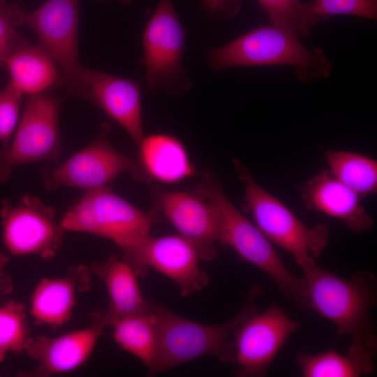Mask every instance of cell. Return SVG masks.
I'll list each match as a JSON object with an SVG mask.
<instances>
[{"label": "cell", "mask_w": 377, "mask_h": 377, "mask_svg": "<svg viewBox=\"0 0 377 377\" xmlns=\"http://www.w3.org/2000/svg\"><path fill=\"white\" fill-rule=\"evenodd\" d=\"M306 288V307L330 321L339 336L354 343L377 344L371 308L377 302L376 279L365 271L349 278L320 267L316 260L297 265Z\"/></svg>", "instance_id": "6da1fadb"}, {"label": "cell", "mask_w": 377, "mask_h": 377, "mask_svg": "<svg viewBox=\"0 0 377 377\" xmlns=\"http://www.w3.org/2000/svg\"><path fill=\"white\" fill-rule=\"evenodd\" d=\"M263 292L259 284L253 285L240 311L229 320L216 325L193 321L161 304L151 303L157 325L158 350L149 374L157 375L207 355L223 363L235 364L234 345L230 336L244 320L258 311L256 300Z\"/></svg>", "instance_id": "7a4b0ae2"}, {"label": "cell", "mask_w": 377, "mask_h": 377, "mask_svg": "<svg viewBox=\"0 0 377 377\" xmlns=\"http://www.w3.org/2000/svg\"><path fill=\"white\" fill-rule=\"evenodd\" d=\"M210 68L216 72L232 67L292 66L302 82L325 79L332 64L319 48L309 50L293 31L273 24L249 31L207 53Z\"/></svg>", "instance_id": "3957f363"}, {"label": "cell", "mask_w": 377, "mask_h": 377, "mask_svg": "<svg viewBox=\"0 0 377 377\" xmlns=\"http://www.w3.org/2000/svg\"><path fill=\"white\" fill-rule=\"evenodd\" d=\"M195 191L207 200L214 211L218 242L231 247L240 258L266 274L290 300L301 308L306 307L303 279L289 271L272 243L232 204L216 179L205 175Z\"/></svg>", "instance_id": "277c9868"}, {"label": "cell", "mask_w": 377, "mask_h": 377, "mask_svg": "<svg viewBox=\"0 0 377 377\" xmlns=\"http://www.w3.org/2000/svg\"><path fill=\"white\" fill-rule=\"evenodd\" d=\"M233 162L244 186L245 208L268 240L289 253L297 265L320 258L330 242L327 226H306L280 200L256 183L238 160Z\"/></svg>", "instance_id": "5b68a950"}, {"label": "cell", "mask_w": 377, "mask_h": 377, "mask_svg": "<svg viewBox=\"0 0 377 377\" xmlns=\"http://www.w3.org/2000/svg\"><path fill=\"white\" fill-rule=\"evenodd\" d=\"M59 221L65 231L102 237L124 250L147 236L154 220L105 186L84 191Z\"/></svg>", "instance_id": "8992f818"}, {"label": "cell", "mask_w": 377, "mask_h": 377, "mask_svg": "<svg viewBox=\"0 0 377 377\" xmlns=\"http://www.w3.org/2000/svg\"><path fill=\"white\" fill-rule=\"evenodd\" d=\"M186 36L172 0H159L142 37L147 89L177 96L192 87L183 65Z\"/></svg>", "instance_id": "52a82bcc"}, {"label": "cell", "mask_w": 377, "mask_h": 377, "mask_svg": "<svg viewBox=\"0 0 377 377\" xmlns=\"http://www.w3.org/2000/svg\"><path fill=\"white\" fill-rule=\"evenodd\" d=\"M61 153L59 101L47 92L28 96L9 145L0 154V184L20 166L57 163Z\"/></svg>", "instance_id": "ba28073f"}, {"label": "cell", "mask_w": 377, "mask_h": 377, "mask_svg": "<svg viewBox=\"0 0 377 377\" xmlns=\"http://www.w3.org/2000/svg\"><path fill=\"white\" fill-rule=\"evenodd\" d=\"M79 0H47L22 14V26L31 29L59 66L70 94L87 99L79 61Z\"/></svg>", "instance_id": "9c48e42d"}, {"label": "cell", "mask_w": 377, "mask_h": 377, "mask_svg": "<svg viewBox=\"0 0 377 377\" xmlns=\"http://www.w3.org/2000/svg\"><path fill=\"white\" fill-rule=\"evenodd\" d=\"M56 209L38 197L25 195L18 201L1 202L2 242L10 256L34 255L51 260L61 248L64 232Z\"/></svg>", "instance_id": "30bf717a"}, {"label": "cell", "mask_w": 377, "mask_h": 377, "mask_svg": "<svg viewBox=\"0 0 377 377\" xmlns=\"http://www.w3.org/2000/svg\"><path fill=\"white\" fill-rule=\"evenodd\" d=\"M109 127L103 124L91 143L66 161L43 168L40 173L43 186L50 191L62 187L87 191L108 186L121 173L131 172L135 161L111 145Z\"/></svg>", "instance_id": "8fae6325"}, {"label": "cell", "mask_w": 377, "mask_h": 377, "mask_svg": "<svg viewBox=\"0 0 377 377\" xmlns=\"http://www.w3.org/2000/svg\"><path fill=\"white\" fill-rule=\"evenodd\" d=\"M123 252V259L138 276L152 268L172 280L184 297L201 291L209 283L208 276L200 267L196 249L179 235H148Z\"/></svg>", "instance_id": "7c38bea8"}, {"label": "cell", "mask_w": 377, "mask_h": 377, "mask_svg": "<svg viewBox=\"0 0 377 377\" xmlns=\"http://www.w3.org/2000/svg\"><path fill=\"white\" fill-rule=\"evenodd\" d=\"M293 320L277 305L256 312L232 332L236 375L264 376L289 337L298 330Z\"/></svg>", "instance_id": "4fadbf2b"}, {"label": "cell", "mask_w": 377, "mask_h": 377, "mask_svg": "<svg viewBox=\"0 0 377 377\" xmlns=\"http://www.w3.org/2000/svg\"><path fill=\"white\" fill-rule=\"evenodd\" d=\"M154 196L158 209L179 235L194 246L200 260H214L218 255V226L209 202L195 191L158 190Z\"/></svg>", "instance_id": "5bb4252c"}, {"label": "cell", "mask_w": 377, "mask_h": 377, "mask_svg": "<svg viewBox=\"0 0 377 377\" xmlns=\"http://www.w3.org/2000/svg\"><path fill=\"white\" fill-rule=\"evenodd\" d=\"M105 329L98 320L82 329L57 337H30L24 352L37 364L29 374L31 376H50L75 370L91 356Z\"/></svg>", "instance_id": "9a60e30c"}, {"label": "cell", "mask_w": 377, "mask_h": 377, "mask_svg": "<svg viewBox=\"0 0 377 377\" xmlns=\"http://www.w3.org/2000/svg\"><path fill=\"white\" fill-rule=\"evenodd\" d=\"M82 80L87 99L119 124L138 146L144 137L139 84L131 79L84 66Z\"/></svg>", "instance_id": "2e32d148"}, {"label": "cell", "mask_w": 377, "mask_h": 377, "mask_svg": "<svg viewBox=\"0 0 377 377\" xmlns=\"http://www.w3.org/2000/svg\"><path fill=\"white\" fill-rule=\"evenodd\" d=\"M91 272L82 265H73L61 277L43 278L33 290L30 314L34 323L53 328L72 318L77 295L92 286Z\"/></svg>", "instance_id": "e0dca14e"}, {"label": "cell", "mask_w": 377, "mask_h": 377, "mask_svg": "<svg viewBox=\"0 0 377 377\" xmlns=\"http://www.w3.org/2000/svg\"><path fill=\"white\" fill-rule=\"evenodd\" d=\"M301 195L309 209L341 220L353 233L369 232L374 225V217L360 203L357 193L323 170L302 186Z\"/></svg>", "instance_id": "ac0fdd59"}, {"label": "cell", "mask_w": 377, "mask_h": 377, "mask_svg": "<svg viewBox=\"0 0 377 377\" xmlns=\"http://www.w3.org/2000/svg\"><path fill=\"white\" fill-rule=\"evenodd\" d=\"M131 174L138 179L172 184L195 173L188 153L177 137L163 133L144 135Z\"/></svg>", "instance_id": "d6986e66"}, {"label": "cell", "mask_w": 377, "mask_h": 377, "mask_svg": "<svg viewBox=\"0 0 377 377\" xmlns=\"http://www.w3.org/2000/svg\"><path fill=\"white\" fill-rule=\"evenodd\" d=\"M89 269L103 281L109 298L108 308L91 313L89 319L100 321L107 328L116 318L150 311L151 303L142 294L138 276L125 260L110 256L92 263Z\"/></svg>", "instance_id": "ffe728a7"}, {"label": "cell", "mask_w": 377, "mask_h": 377, "mask_svg": "<svg viewBox=\"0 0 377 377\" xmlns=\"http://www.w3.org/2000/svg\"><path fill=\"white\" fill-rule=\"evenodd\" d=\"M10 75L8 84L23 95L47 92L64 84L61 72L40 45L23 40L7 58L5 66Z\"/></svg>", "instance_id": "44dd1931"}, {"label": "cell", "mask_w": 377, "mask_h": 377, "mask_svg": "<svg viewBox=\"0 0 377 377\" xmlns=\"http://www.w3.org/2000/svg\"><path fill=\"white\" fill-rule=\"evenodd\" d=\"M377 344L354 343L346 355L329 350L318 354L300 353L297 362L304 377H359L375 370Z\"/></svg>", "instance_id": "7402d4cb"}, {"label": "cell", "mask_w": 377, "mask_h": 377, "mask_svg": "<svg viewBox=\"0 0 377 377\" xmlns=\"http://www.w3.org/2000/svg\"><path fill=\"white\" fill-rule=\"evenodd\" d=\"M116 343L139 359L147 368L155 362L158 350V331L155 316L151 311L128 315L111 321Z\"/></svg>", "instance_id": "603a6c76"}, {"label": "cell", "mask_w": 377, "mask_h": 377, "mask_svg": "<svg viewBox=\"0 0 377 377\" xmlns=\"http://www.w3.org/2000/svg\"><path fill=\"white\" fill-rule=\"evenodd\" d=\"M325 158L329 172L357 193L367 196L377 191V161L355 152L328 149Z\"/></svg>", "instance_id": "cb8c5ba5"}, {"label": "cell", "mask_w": 377, "mask_h": 377, "mask_svg": "<svg viewBox=\"0 0 377 377\" xmlns=\"http://www.w3.org/2000/svg\"><path fill=\"white\" fill-rule=\"evenodd\" d=\"M26 308L15 300L0 305V363L10 353L24 352L31 337Z\"/></svg>", "instance_id": "d4e9b609"}, {"label": "cell", "mask_w": 377, "mask_h": 377, "mask_svg": "<svg viewBox=\"0 0 377 377\" xmlns=\"http://www.w3.org/2000/svg\"><path fill=\"white\" fill-rule=\"evenodd\" d=\"M271 24L287 29L297 36L311 33L307 2L301 0H256Z\"/></svg>", "instance_id": "484cf974"}, {"label": "cell", "mask_w": 377, "mask_h": 377, "mask_svg": "<svg viewBox=\"0 0 377 377\" xmlns=\"http://www.w3.org/2000/svg\"><path fill=\"white\" fill-rule=\"evenodd\" d=\"M307 5L311 27L321 20L337 15L377 18V0H312Z\"/></svg>", "instance_id": "4316f807"}, {"label": "cell", "mask_w": 377, "mask_h": 377, "mask_svg": "<svg viewBox=\"0 0 377 377\" xmlns=\"http://www.w3.org/2000/svg\"><path fill=\"white\" fill-rule=\"evenodd\" d=\"M24 9L18 3L0 0V66L5 63L14 49L24 40L17 28L22 26Z\"/></svg>", "instance_id": "83f0119b"}, {"label": "cell", "mask_w": 377, "mask_h": 377, "mask_svg": "<svg viewBox=\"0 0 377 377\" xmlns=\"http://www.w3.org/2000/svg\"><path fill=\"white\" fill-rule=\"evenodd\" d=\"M23 96L9 84L0 91V154L8 148L18 124Z\"/></svg>", "instance_id": "f1b7e54d"}, {"label": "cell", "mask_w": 377, "mask_h": 377, "mask_svg": "<svg viewBox=\"0 0 377 377\" xmlns=\"http://www.w3.org/2000/svg\"><path fill=\"white\" fill-rule=\"evenodd\" d=\"M201 6L209 16L219 20H229L239 14L241 0H201Z\"/></svg>", "instance_id": "f546056e"}, {"label": "cell", "mask_w": 377, "mask_h": 377, "mask_svg": "<svg viewBox=\"0 0 377 377\" xmlns=\"http://www.w3.org/2000/svg\"><path fill=\"white\" fill-rule=\"evenodd\" d=\"M10 260V254L0 251V296L11 292L13 284L5 267Z\"/></svg>", "instance_id": "4dcf8cb0"}, {"label": "cell", "mask_w": 377, "mask_h": 377, "mask_svg": "<svg viewBox=\"0 0 377 377\" xmlns=\"http://www.w3.org/2000/svg\"><path fill=\"white\" fill-rule=\"evenodd\" d=\"M123 5H128L132 2L133 0H117Z\"/></svg>", "instance_id": "1f68e13d"}]
</instances>
